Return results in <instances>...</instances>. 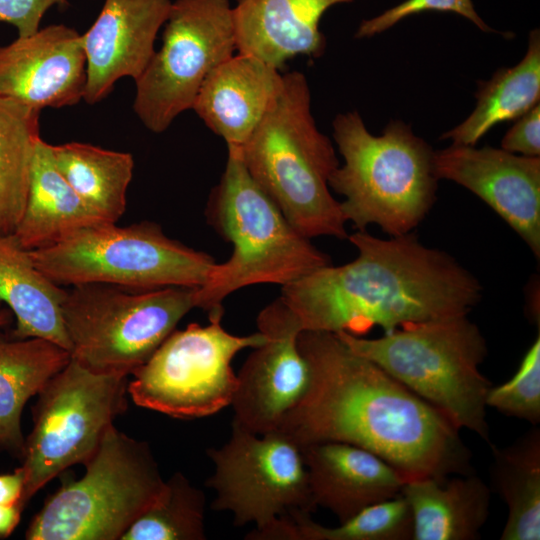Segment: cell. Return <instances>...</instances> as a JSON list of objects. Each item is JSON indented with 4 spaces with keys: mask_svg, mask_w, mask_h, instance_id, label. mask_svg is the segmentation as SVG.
<instances>
[{
    "mask_svg": "<svg viewBox=\"0 0 540 540\" xmlns=\"http://www.w3.org/2000/svg\"><path fill=\"white\" fill-rule=\"evenodd\" d=\"M297 345L310 382L278 430L300 446L338 441L362 447L407 480L468 474L470 454L459 429L436 408L335 333L301 331Z\"/></svg>",
    "mask_w": 540,
    "mask_h": 540,
    "instance_id": "cell-1",
    "label": "cell"
},
{
    "mask_svg": "<svg viewBox=\"0 0 540 540\" xmlns=\"http://www.w3.org/2000/svg\"><path fill=\"white\" fill-rule=\"evenodd\" d=\"M358 251L344 265L321 267L282 286L278 297L300 331L363 336L408 324L467 315L480 301L479 281L449 254L413 233L381 239L348 236Z\"/></svg>",
    "mask_w": 540,
    "mask_h": 540,
    "instance_id": "cell-2",
    "label": "cell"
},
{
    "mask_svg": "<svg viewBox=\"0 0 540 540\" xmlns=\"http://www.w3.org/2000/svg\"><path fill=\"white\" fill-rule=\"evenodd\" d=\"M239 150L249 174L302 235L348 238L340 202L329 190L339 160L316 126L303 73L283 75L279 95Z\"/></svg>",
    "mask_w": 540,
    "mask_h": 540,
    "instance_id": "cell-3",
    "label": "cell"
},
{
    "mask_svg": "<svg viewBox=\"0 0 540 540\" xmlns=\"http://www.w3.org/2000/svg\"><path fill=\"white\" fill-rule=\"evenodd\" d=\"M209 224L233 245L230 258L214 265L197 289V308L223 317V301L256 284L285 286L332 264L283 215L246 169L240 150L228 148L225 170L206 207Z\"/></svg>",
    "mask_w": 540,
    "mask_h": 540,
    "instance_id": "cell-4",
    "label": "cell"
},
{
    "mask_svg": "<svg viewBox=\"0 0 540 540\" xmlns=\"http://www.w3.org/2000/svg\"><path fill=\"white\" fill-rule=\"evenodd\" d=\"M333 137L344 164L331 174L329 187L345 197V220L357 230L377 224L390 236L410 233L436 199L430 146L402 121L374 136L356 111L335 117Z\"/></svg>",
    "mask_w": 540,
    "mask_h": 540,
    "instance_id": "cell-5",
    "label": "cell"
},
{
    "mask_svg": "<svg viewBox=\"0 0 540 540\" xmlns=\"http://www.w3.org/2000/svg\"><path fill=\"white\" fill-rule=\"evenodd\" d=\"M442 413L457 429L490 444L486 398L490 381L479 366L487 355L480 329L467 315L412 323L368 339L335 333Z\"/></svg>",
    "mask_w": 540,
    "mask_h": 540,
    "instance_id": "cell-6",
    "label": "cell"
},
{
    "mask_svg": "<svg viewBox=\"0 0 540 540\" xmlns=\"http://www.w3.org/2000/svg\"><path fill=\"white\" fill-rule=\"evenodd\" d=\"M86 472L67 480L33 517L28 540H118L164 487L150 446L106 430Z\"/></svg>",
    "mask_w": 540,
    "mask_h": 540,
    "instance_id": "cell-7",
    "label": "cell"
},
{
    "mask_svg": "<svg viewBox=\"0 0 540 540\" xmlns=\"http://www.w3.org/2000/svg\"><path fill=\"white\" fill-rule=\"evenodd\" d=\"M35 266L58 285L101 283L130 290L201 287L213 257L164 234L154 222L99 223L29 250Z\"/></svg>",
    "mask_w": 540,
    "mask_h": 540,
    "instance_id": "cell-8",
    "label": "cell"
},
{
    "mask_svg": "<svg viewBox=\"0 0 540 540\" xmlns=\"http://www.w3.org/2000/svg\"><path fill=\"white\" fill-rule=\"evenodd\" d=\"M197 289L73 285L62 302L71 358L95 373L131 375L197 307Z\"/></svg>",
    "mask_w": 540,
    "mask_h": 540,
    "instance_id": "cell-9",
    "label": "cell"
},
{
    "mask_svg": "<svg viewBox=\"0 0 540 540\" xmlns=\"http://www.w3.org/2000/svg\"><path fill=\"white\" fill-rule=\"evenodd\" d=\"M128 376L95 373L73 358L38 393L22 457L26 503L67 468L85 464L127 409Z\"/></svg>",
    "mask_w": 540,
    "mask_h": 540,
    "instance_id": "cell-10",
    "label": "cell"
},
{
    "mask_svg": "<svg viewBox=\"0 0 540 540\" xmlns=\"http://www.w3.org/2000/svg\"><path fill=\"white\" fill-rule=\"evenodd\" d=\"M221 320L214 317L206 326L191 323L175 329L131 374L128 394L134 403L180 419L207 417L231 405L238 382L233 358L266 337L260 331L231 334Z\"/></svg>",
    "mask_w": 540,
    "mask_h": 540,
    "instance_id": "cell-11",
    "label": "cell"
},
{
    "mask_svg": "<svg viewBox=\"0 0 540 540\" xmlns=\"http://www.w3.org/2000/svg\"><path fill=\"white\" fill-rule=\"evenodd\" d=\"M164 24L161 48L135 80L133 110L154 133L192 109L207 77L236 50L228 0H176Z\"/></svg>",
    "mask_w": 540,
    "mask_h": 540,
    "instance_id": "cell-12",
    "label": "cell"
},
{
    "mask_svg": "<svg viewBox=\"0 0 540 540\" xmlns=\"http://www.w3.org/2000/svg\"><path fill=\"white\" fill-rule=\"evenodd\" d=\"M214 472L206 485L215 491V511H230L237 527L261 531L296 512L312 513L308 472L301 446L274 430L255 434L232 421L229 440L207 450Z\"/></svg>",
    "mask_w": 540,
    "mask_h": 540,
    "instance_id": "cell-13",
    "label": "cell"
},
{
    "mask_svg": "<svg viewBox=\"0 0 540 540\" xmlns=\"http://www.w3.org/2000/svg\"><path fill=\"white\" fill-rule=\"evenodd\" d=\"M265 341L252 348L237 374L233 421L255 433L278 430L304 398L309 366L301 354L295 319L277 298L257 317Z\"/></svg>",
    "mask_w": 540,
    "mask_h": 540,
    "instance_id": "cell-14",
    "label": "cell"
},
{
    "mask_svg": "<svg viewBox=\"0 0 540 540\" xmlns=\"http://www.w3.org/2000/svg\"><path fill=\"white\" fill-rule=\"evenodd\" d=\"M432 163L438 180L476 194L540 256V157L451 144L434 151Z\"/></svg>",
    "mask_w": 540,
    "mask_h": 540,
    "instance_id": "cell-15",
    "label": "cell"
},
{
    "mask_svg": "<svg viewBox=\"0 0 540 540\" xmlns=\"http://www.w3.org/2000/svg\"><path fill=\"white\" fill-rule=\"evenodd\" d=\"M85 86L82 35L73 28L50 25L0 46V97L61 108L83 99Z\"/></svg>",
    "mask_w": 540,
    "mask_h": 540,
    "instance_id": "cell-16",
    "label": "cell"
},
{
    "mask_svg": "<svg viewBox=\"0 0 540 540\" xmlns=\"http://www.w3.org/2000/svg\"><path fill=\"white\" fill-rule=\"evenodd\" d=\"M171 0H105L92 26L82 35L86 57L83 99L95 104L123 77L142 74L155 49Z\"/></svg>",
    "mask_w": 540,
    "mask_h": 540,
    "instance_id": "cell-17",
    "label": "cell"
},
{
    "mask_svg": "<svg viewBox=\"0 0 540 540\" xmlns=\"http://www.w3.org/2000/svg\"><path fill=\"white\" fill-rule=\"evenodd\" d=\"M314 506L343 522L361 510L401 495L407 478L362 447L338 441L301 446Z\"/></svg>",
    "mask_w": 540,
    "mask_h": 540,
    "instance_id": "cell-18",
    "label": "cell"
},
{
    "mask_svg": "<svg viewBox=\"0 0 540 540\" xmlns=\"http://www.w3.org/2000/svg\"><path fill=\"white\" fill-rule=\"evenodd\" d=\"M283 85L279 69L245 53L232 55L203 83L192 109L204 124L240 149L268 112Z\"/></svg>",
    "mask_w": 540,
    "mask_h": 540,
    "instance_id": "cell-19",
    "label": "cell"
},
{
    "mask_svg": "<svg viewBox=\"0 0 540 540\" xmlns=\"http://www.w3.org/2000/svg\"><path fill=\"white\" fill-rule=\"evenodd\" d=\"M353 0H236V50L280 69L299 55L319 56L325 48L322 15Z\"/></svg>",
    "mask_w": 540,
    "mask_h": 540,
    "instance_id": "cell-20",
    "label": "cell"
},
{
    "mask_svg": "<svg viewBox=\"0 0 540 540\" xmlns=\"http://www.w3.org/2000/svg\"><path fill=\"white\" fill-rule=\"evenodd\" d=\"M401 495L412 514V540H475L489 515L490 489L469 473L410 479Z\"/></svg>",
    "mask_w": 540,
    "mask_h": 540,
    "instance_id": "cell-21",
    "label": "cell"
},
{
    "mask_svg": "<svg viewBox=\"0 0 540 540\" xmlns=\"http://www.w3.org/2000/svg\"><path fill=\"white\" fill-rule=\"evenodd\" d=\"M103 222L81 200L56 166L52 145L36 141L23 215L13 233L27 250L53 245L77 230Z\"/></svg>",
    "mask_w": 540,
    "mask_h": 540,
    "instance_id": "cell-22",
    "label": "cell"
},
{
    "mask_svg": "<svg viewBox=\"0 0 540 540\" xmlns=\"http://www.w3.org/2000/svg\"><path fill=\"white\" fill-rule=\"evenodd\" d=\"M65 293L35 266L13 234L0 236V301L16 318L13 338H41L70 352L62 315Z\"/></svg>",
    "mask_w": 540,
    "mask_h": 540,
    "instance_id": "cell-23",
    "label": "cell"
},
{
    "mask_svg": "<svg viewBox=\"0 0 540 540\" xmlns=\"http://www.w3.org/2000/svg\"><path fill=\"white\" fill-rule=\"evenodd\" d=\"M70 359L68 350L45 339L0 337V451L22 459L24 406Z\"/></svg>",
    "mask_w": 540,
    "mask_h": 540,
    "instance_id": "cell-24",
    "label": "cell"
},
{
    "mask_svg": "<svg viewBox=\"0 0 540 540\" xmlns=\"http://www.w3.org/2000/svg\"><path fill=\"white\" fill-rule=\"evenodd\" d=\"M473 112L441 139L452 144L474 146L492 127L518 119L540 99V32L529 34L527 51L520 62L499 69L490 80L481 82Z\"/></svg>",
    "mask_w": 540,
    "mask_h": 540,
    "instance_id": "cell-25",
    "label": "cell"
},
{
    "mask_svg": "<svg viewBox=\"0 0 540 540\" xmlns=\"http://www.w3.org/2000/svg\"><path fill=\"white\" fill-rule=\"evenodd\" d=\"M57 168L103 222L116 223L126 210V192L134 169L130 153L87 143L52 145Z\"/></svg>",
    "mask_w": 540,
    "mask_h": 540,
    "instance_id": "cell-26",
    "label": "cell"
},
{
    "mask_svg": "<svg viewBox=\"0 0 540 540\" xmlns=\"http://www.w3.org/2000/svg\"><path fill=\"white\" fill-rule=\"evenodd\" d=\"M492 481L508 508L501 540L540 539V430L513 444L492 446Z\"/></svg>",
    "mask_w": 540,
    "mask_h": 540,
    "instance_id": "cell-27",
    "label": "cell"
},
{
    "mask_svg": "<svg viewBox=\"0 0 540 540\" xmlns=\"http://www.w3.org/2000/svg\"><path fill=\"white\" fill-rule=\"evenodd\" d=\"M413 520L402 495L371 505L351 518L327 527L311 513L296 512L277 519L261 531L252 530L249 540H412Z\"/></svg>",
    "mask_w": 540,
    "mask_h": 540,
    "instance_id": "cell-28",
    "label": "cell"
},
{
    "mask_svg": "<svg viewBox=\"0 0 540 540\" xmlns=\"http://www.w3.org/2000/svg\"><path fill=\"white\" fill-rule=\"evenodd\" d=\"M40 111L0 97V236L14 233L25 209Z\"/></svg>",
    "mask_w": 540,
    "mask_h": 540,
    "instance_id": "cell-29",
    "label": "cell"
},
{
    "mask_svg": "<svg viewBox=\"0 0 540 540\" xmlns=\"http://www.w3.org/2000/svg\"><path fill=\"white\" fill-rule=\"evenodd\" d=\"M205 503L203 491L176 472L121 540H205Z\"/></svg>",
    "mask_w": 540,
    "mask_h": 540,
    "instance_id": "cell-30",
    "label": "cell"
},
{
    "mask_svg": "<svg viewBox=\"0 0 540 540\" xmlns=\"http://www.w3.org/2000/svg\"><path fill=\"white\" fill-rule=\"evenodd\" d=\"M487 407L530 422H540V336L525 353L516 373L508 381L491 386Z\"/></svg>",
    "mask_w": 540,
    "mask_h": 540,
    "instance_id": "cell-31",
    "label": "cell"
},
{
    "mask_svg": "<svg viewBox=\"0 0 540 540\" xmlns=\"http://www.w3.org/2000/svg\"><path fill=\"white\" fill-rule=\"evenodd\" d=\"M452 12L465 17L482 31H493L477 14L472 0H405L379 15L363 20L355 36L369 38L393 27L403 19L423 12Z\"/></svg>",
    "mask_w": 540,
    "mask_h": 540,
    "instance_id": "cell-32",
    "label": "cell"
},
{
    "mask_svg": "<svg viewBox=\"0 0 540 540\" xmlns=\"http://www.w3.org/2000/svg\"><path fill=\"white\" fill-rule=\"evenodd\" d=\"M67 5V0H0V22L13 25L18 37L36 33L44 14L53 6Z\"/></svg>",
    "mask_w": 540,
    "mask_h": 540,
    "instance_id": "cell-33",
    "label": "cell"
},
{
    "mask_svg": "<svg viewBox=\"0 0 540 540\" xmlns=\"http://www.w3.org/2000/svg\"><path fill=\"white\" fill-rule=\"evenodd\" d=\"M501 148L523 156L540 155V105L520 116L501 141Z\"/></svg>",
    "mask_w": 540,
    "mask_h": 540,
    "instance_id": "cell-34",
    "label": "cell"
},
{
    "mask_svg": "<svg viewBox=\"0 0 540 540\" xmlns=\"http://www.w3.org/2000/svg\"><path fill=\"white\" fill-rule=\"evenodd\" d=\"M24 488L25 471L22 466L12 473L0 474V504L9 506L21 503L23 505Z\"/></svg>",
    "mask_w": 540,
    "mask_h": 540,
    "instance_id": "cell-35",
    "label": "cell"
},
{
    "mask_svg": "<svg viewBox=\"0 0 540 540\" xmlns=\"http://www.w3.org/2000/svg\"><path fill=\"white\" fill-rule=\"evenodd\" d=\"M24 506L0 504V539L9 537L20 522Z\"/></svg>",
    "mask_w": 540,
    "mask_h": 540,
    "instance_id": "cell-36",
    "label": "cell"
},
{
    "mask_svg": "<svg viewBox=\"0 0 540 540\" xmlns=\"http://www.w3.org/2000/svg\"><path fill=\"white\" fill-rule=\"evenodd\" d=\"M10 313L6 310H0V327H4L10 323Z\"/></svg>",
    "mask_w": 540,
    "mask_h": 540,
    "instance_id": "cell-37",
    "label": "cell"
}]
</instances>
